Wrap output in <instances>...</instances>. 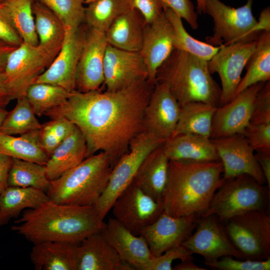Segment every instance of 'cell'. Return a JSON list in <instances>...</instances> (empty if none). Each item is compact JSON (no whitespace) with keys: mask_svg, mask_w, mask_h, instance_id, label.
Returning <instances> with one entry per match:
<instances>
[{"mask_svg":"<svg viewBox=\"0 0 270 270\" xmlns=\"http://www.w3.org/2000/svg\"><path fill=\"white\" fill-rule=\"evenodd\" d=\"M264 83L249 86L228 102L217 108L212 119L210 139L243 134L250 122L256 96Z\"/></svg>","mask_w":270,"mask_h":270,"instance_id":"obj_18","label":"cell"},{"mask_svg":"<svg viewBox=\"0 0 270 270\" xmlns=\"http://www.w3.org/2000/svg\"><path fill=\"white\" fill-rule=\"evenodd\" d=\"M14 222L12 230L34 244L44 242L78 244L90 235L101 232L106 224L93 206L60 204L50 200L24 210Z\"/></svg>","mask_w":270,"mask_h":270,"instance_id":"obj_2","label":"cell"},{"mask_svg":"<svg viewBox=\"0 0 270 270\" xmlns=\"http://www.w3.org/2000/svg\"><path fill=\"white\" fill-rule=\"evenodd\" d=\"M46 123L60 142L76 127L72 122L64 116L52 118Z\"/></svg>","mask_w":270,"mask_h":270,"instance_id":"obj_48","label":"cell"},{"mask_svg":"<svg viewBox=\"0 0 270 270\" xmlns=\"http://www.w3.org/2000/svg\"><path fill=\"white\" fill-rule=\"evenodd\" d=\"M129 7L138 11L146 23H151L164 13L158 0H126Z\"/></svg>","mask_w":270,"mask_h":270,"instance_id":"obj_46","label":"cell"},{"mask_svg":"<svg viewBox=\"0 0 270 270\" xmlns=\"http://www.w3.org/2000/svg\"><path fill=\"white\" fill-rule=\"evenodd\" d=\"M0 40L16 47L23 42L1 2L0 3Z\"/></svg>","mask_w":270,"mask_h":270,"instance_id":"obj_47","label":"cell"},{"mask_svg":"<svg viewBox=\"0 0 270 270\" xmlns=\"http://www.w3.org/2000/svg\"><path fill=\"white\" fill-rule=\"evenodd\" d=\"M219 161L194 162L170 160L164 198V212L174 217L197 214L208 210L225 179Z\"/></svg>","mask_w":270,"mask_h":270,"instance_id":"obj_3","label":"cell"},{"mask_svg":"<svg viewBox=\"0 0 270 270\" xmlns=\"http://www.w3.org/2000/svg\"><path fill=\"white\" fill-rule=\"evenodd\" d=\"M108 45L105 32L88 26L76 70L75 90L82 92L100 90L104 80V62Z\"/></svg>","mask_w":270,"mask_h":270,"instance_id":"obj_17","label":"cell"},{"mask_svg":"<svg viewBox=\"0 0 270 270\" xmlns=\"http://www.w3.org/2000/svg\"><path fill=\"white\" fill-rule=\"evenodd\" d=\"M49 200L46 192L40 189L8 186L0 193V226L17 218L23 210L35 208Z\"/></svg>","mask_w":270,"mask_h":270,"instance_id":"obj_29","label":"cell"},{"mask_svg":"<svg viewBox=\"0 0 270 270\" xmlns=\"http://www.w3.org/2000/svg\"><path fill=\"white\" fill-rule=\"evenodd\" d=\"M256 45V40L221 45L218 52L208 61L210 74L218 73L221 80L219 106L228 102L236 96L242 72Z\"/></svg>","mask_w":270,"mask_h":270,"instance_id":"obj_12","label":"cell"},{"mask_svg":"<svg viewBox=\"0 0 270 270\" xmlns=\"http://www.w3.org/2000/svg\"><path fill=\"white\" fill-rule=\"evenodd\" d=\"M32 10L38 44L58 54L64 38V24L52 10L37 0L33 2Z\"/></svg>","mask_w":270,"mask_h":270,"instance_id":"obj_31","label":"cell"},{"mask_svg":"<svg viewBox=\"0 0 270 270\" xmlns=\"http://www.w3.org/2000/svg\"><path fill=\"white\" fill-rule=\"evenodd\" d=\"M200 217L197 214L174 217L164 211L140 235L146 240L152 256L180 245L194 232Z\"/></svg>","mask_w":270,"mask_h":270,"instance_id":"obj_19","label":"cell"},{"mask_svg":"<svg viewBox=\"0 0 270 270\" xmlns=\"http://www.w3.org/2000/svg\"><path fill=\"white\" fill-rule=\"evenodd\" d=\"M253 1L247 0L242 6L234 8L220 0H206L205 14L214 23L213 35L206 38V42L220 46L256 40L260 32L255 30L257 20L252 12Z\"/></svg>","mask_w":270,"mask_h":270,"instance_id":"obj_8","label":"cell"},{"mask_svg":"<svg viewBox=\"0 0 270 270\" xmlns=\"http://www.w3.org/2000/svg\"><path fill=\"white\" fill-rule=\"evenodd\" d=\"M40 130L18 136L0 132V154L45 166L49 158L40 145Z\"/></svg>","mask_w":270,"mask_h":270,"instance_id":"obj_32","label":"cell"},{"mask_svg":"<svg viewBox=\"0 0 270 270\" xmlns=\"http://www.w3.org/2000/svg\"><path fill=\"white\" fill-rule=\"evenodd\" d=\"M112 170L108 156L98 152L50 181L46 192L58 204L93 206L104 191Z\"/></svg>","mask_w":270,"mask_h":270,"instance_id":"obj_5","label":"cell"},{"mask_svg":"<svg viewBox=\"0 0 270 270\" xmlns=\"http://www.w3.org/2000/svg\"><path fill=\"white\" fill-rule=\"evenodd\" d=\"M145 24V20L138 11L128 9L105 32L108 44L125 50L140 52Z\"/></svg>","mask_w":270,"mask_h":270,"instance_id":"obj_26","label":"cell"},{"mask_svg":"<svg viewBox=\"0 0 270 270\" xmlns=\"http://www.w3.org/2000/svg\"><path fill=\"white\" fill-rule=\"evenodd\" d=\"M38 140L41 147L48 158L60 143L46 122L42 124Z\"/></svg>","mask_w":270,"mask_h":270,"instance_id":"obj_49","label":"cell"},{"mask_svg":"<svg viewBox=\"0 0 270 270\" xmlns=\"http://www.w3.org/2000/svg\"><path fill=\"white\" fill-rule=\"evenodd\" d=\"M165 140L144 130L132 140L127 152L112 168L104 191L93 206L100 220L104 221L116 199L133 182L144 158Z\"/></svg>","mask_w":270,"mask_h":270,"instance_id":"obj_7","label":"cell"},{"mask_svg":"<svg viewBox=\"0 0 270 270\" xmlns=\"http://www.w3.org/2000/svg\"><path fill=\"white\" fill-rule=\"evenodd\" d=\"M77 270H134L109 244L101 232L92 234L78 246Z\"/></svg>","mask_w":270,"mask_h":270,"instance_id":"obj_22","label":"cell"},{"mask_svg":"<svg viewBox=\"0 0 270 270\" xmlns=\"http://www.w3.org/2000/svg\"><path fill=\"white\" fill-rule=\"evenodd\" d=\"M246 72L236 90V95L249 86L270 80V32H262L246 66Z\"/></svg>","mask_w":270,"mask_h":270,"instance_id":"obj_33","label":"cell"},{"mask_svg":"<svg viewBox=\"0 0 270 270\" xmlns=\"http://www.w3.org/2000/svg\"><path fill=\"white\" fill-rule=\"evenodd\" d=\"M50 182L44 165L12 158L8 179V186L34 188L46 192Z\"/></svg>","mask_w":270,"mask_h":270,"instance_id":"obj_36","label":"cell"},{"mask_svg":"<svg viewBox=\"0 0 270 270\" xmlns=\"http://www.w3.org/2000/svg\"><path fill=\"white\" fill-rule=\"evenodd\" d=\"M8 112L5 110H0V128Z\"/></svg>","mask_w":270,"mask_h":270,"instance_id":"obj_57","label":"cell"},{"mask_svg":"<svg viewBox=\"0 0 270 270\" xmlns=\"http://www.w3.org/2000/svg\"><path fill=\"white\" fill-rule=\"evenodd\" d=\"M250 122H270V80L264 83L256 96Z\"/></svg>","mask_w":270,"mask_h":270,"instance_id":"obj_44","label":"cell"},{"mask_svg":"<svg viewBox=\"0 0 270 270\" xmlns=\"http://www.w3.org/2000/svg\"><path fill=\"white\" fill-rule=\"evenodd\" d=\"M57 53L22 42L9 55L4 71L11 99L25 96L28 88L50 66Z\"/></svg>","mask_w":270,"mask_h":270,"instance_id":"obj_10","label":"cell"},{"mask_svg":"<svg viewBox=\"0 0 270 270\" xmlns=\"http://www.w3.org/2000/svg\"><path fill=\"white\" fill-rule=\"evenodd\" d=\"M102 232L121 258L134 270H142L152 256L144 238L132 233L114 218H109Z\"/></svg>","mask_w":270,"mask_h":270,"instance_id":"obj_23","label":"cell"},{"mask_svg":"<svg viewBox=\"0 0 270 270\" xmlns=\"http://www.w3.org/2000/svg\"><path fill=\"white\" fill-rule=\"evenodd\" d=\"M14 108L8 112L0 128V132L9 134H22L41 128L40 124L26 96L16 100Z\"/></svg>","mask_w":270,"mask_h":270,"instance_id":"obj_39","label":"cell"},{"mask_svg":"<svg viewBox=\"0 0 270 270\" xmlns=\"http://www.w3.org/2000/svg\"><path fill=\"white\" fill-rule=\"evenodd\" d=\"M107 92L128 88L148 80L146 66L140 52L125 50L108 45L104 62Z\"/></svg>","mask_w":270,"mask_h":270,"instance_id":"obj_16","label":"cell"},{"mask_svg":"<svg viewBox=\"0 0 270 270\" xmlns=\"http://www.w3.org/2000/svg\"><path fill=\"white\" fill-rule=\"evenodd\" d=\"M218 107L202 102H190L182 106L176 126L171 136L195 134L210 138L212 119Z\"/></svg>","mask_w":270,"mask_h":270,"instance_id":"obj_30","label":"cell"},{"mask_svg":"<svg viewBox=\"0 0 270 270\" xmlns=\"http://www.w3.org/2000/svg\"><path fill=\"white\" fill-rule=\"evenodd\" d=\"M156 80L167 86L180 107L193 102L219 106L221 88L212 77L208 61L188 52L174 48L158 68Z\"/></svg>","mask_w":270,"mask_h":270,"instance_id":"obj_4","label":"cell"},{"mask_svg":"<svg viewBox=\"0 0 270 270\" xmlns=\"http://www.w3.org/2000/svg\"><path fill=\"white\" fill-rule=\"evenodd\" d=\"M94 0H84V4H87L90 3V2H92L94 1Z\"/></svg>","mask_w":270,"mask_h":270,"instance_id":"obj_58","label":"cell"},{"mask_svg":"<svg viewBox=\"0 0 270 270\" xmlns=\"http://www.w3.org/2000/svg\"><path fill=\"white\" fill-rule=\"evenodd\" d=\"M85 139L76 126L72 132L54 150L45 165L50 181L60 177L67 170L76 166L87 158Z\"/></svg>","mask_w":270,"mask_h":270,"instance_id":"obj_28","label":"cell"},{"mask_svg":"<svg viewBox=\"0 0 270 270\" xmlns=\"http://www.w3.org/2000/svg\"><path fill=\"white\" fill-rule=\"evenodd\" d=\"M195 229L181 244L192 254L202 256L204 262L226 256L243 259L228 235L224 223L216 216L201 217Z\"/></svg>","mask_w":270,"mask_h":270,"instance_id":"obj_14","label":"cell"},{"mask_svg":"<svg viewBox=\"0 0 270 270\" xmlns=\"http://www.w3.org/2000/svg\"><path fill=\"white\" fill-rule=\"evenodd\" d=\"M255 30L258 32H270V7L265 8L260 12L258 20L255 27Z\"/></svg>","mask_w":270,"mask_h":270,"instance_id":"obj_52","label":"cell"},{"mask_svg":"<svg viewBox=\"0 0 270 270\" xmlns=\"http://www.w3.org/2000/svg\"><path fill=\"white\" fill-rule=\"evenodd\" d=\"M170 160L211 162L219 161L211 139L195 134H180L166 140L162 145Z\"/></svg>","mask_w":270,"mask_h":270,"instance_id":"obj_24","label":"cell"},{"mask_svg":"<svg viewBox=\"0 0 270 270\" xmlns=\"http://www.w3.org/2000/svg\"><path fill=\"white\" fill-rule=\"evenodd\" d=\"M87 5L84 23L104 32L118 16L130 8L126 0H95Z\"/></svg>","mask_w":270,"mask_h":270,"instance_id":"obj_38","label":"cell"},{"mask_svg":"<svg viewBox=\"0 0 270 270\" xmlns=\"http://www.w3.org/2000/svg\"><path fill=\"white\" fill-rule=\"evenodd\" d=\"M30 258L36 270H77L78 244L44 242L34 244Z\"/></svg>","mask_w":270,"mask_h":270,"instance_id":"obj_27","label":"cell"},{"mask_svg":"<svg viewBox=\"0 0 270 270\" xmlns=\"http://www.w3.org/2000/svg\"><path fill=\"white\" fill-rule=\"evenodd\" d=\"M204 264L212 268L219 270H270V258L262 260H236L232 256H226L212 262H204Z\"/></svg>","mask_w":270,"mask_h":270,"instance_id":"obj_42","label":"cell"},{"mask_svg":"<svg viewBox=\"0 0 270 270\" xmlns=\"http://www.w3.org/2000/svg\"><path fill=\"white\" fill-rule=\"evenodd\" d=\"M52 10L66 27L76 28L84 23V0H37Z\"/></svg>","mask_w":270,"mask_h":270,"instance_id":"obj_40","label":"cell"},{"mask_svg":"<svg viewBox=\"0 0 270 270\" xmlns=\"http://www.w3.org/2000/svg\"><path fill=\"white\" fill-rule=\"evenodd\" d=\"M154 86L146 80L115 92L74 90L64 103L44 116L52 119L64 116L72 122L85 139L87 157L102 152L112 168L132 140L144 130V110Z\"/></svg>","mask_w":270,"mask_h":270,"instance_id":"obj_1","label":"cell"},{"mask_svg":"<svg viewBox=\"0 0 270 270\" xmlns=\"http://www.w3.org/2000/svg\"><path fill=\"white\" fill-rule=\"evenodd\" d=\"M12 164V158L0 154V193L8 186V174Z\"/></svg>","mask_w":270,"mask_h":270,"instance_id":"obj_50","label":"cell"},{"mask_svg":"<svg viewBox=\"0 0 270 270\" xmlns=\"http://www.w3.org/2000/svg\"><path fill=\"white\" fill-rule=\"evenodd\" d=\"M270 197L268 186L260 184L250 175L241 174L225 180L201 217L214 215L224 223L236 216L249 211L268 212Z\"/></svg>","mask_w":270,"mask_h":270,"instance_id":"obj_6","label":"cell"},{"mask_svg":"<svg viewBox=\"0 0 270 270\" xmlns=\"http://www.w3.org/2000/svg\"><path fill=\"white\" fill-rule=\"evenodd\" d=\"M163 11L170 9L184 18L194 30L198 26V14L190 0H158Z\"/></svg>","mask_w":270,"mask_h":270,"instance_id":"obj_45","label":"cell"},{"mask_svg":"<svg viewBox=\"0 0 270 270\" xmlns=\"http://www.w3.org/2000/svg\"><path fill=\"white\" fill-rule=\"evenodd\" d=\"M180 110L178 102L167 86L156 82L144 110V130L167 139L176 128Z\"/></svg>","mask_w":270,"mask_h":270,"instance_id":"obj_20","label":"cell"},{"mask_svg":"<svg viewBox=\"0 0 270 270\" xmlns=\"http://www.w3.org/2000/svg\"><path fill=\"white\" fill-rule=\"evenodd\" d=\"M174 31V48L188 52L206 61L218 52L220 46H214L192 36L185 29L182 18L170 9L164 11Z\"/></svg>","mask_w":270,"mask_h":270,"instance_id":"obj_35","label":"cell"},{"mask_svg":"<svg viewBox=\"0 0 270 270\" xmlns=\"http://www.w3.org/2000/svg\"><path fill=\"white\" fill-rule=\"evenodd\" d=\"M192 255L182 245H178L166 250L160 256H152L142 270H172V265L174 260L193 258Z\"/></svg>","mask_w":270,"mask_h":270,"instance_id":"obj_41","label":"cell"},{"mask_svg":"<svg viewBox=\"0 0 270 270\" xmlns=\"http://www.w3.org/2000/svg\"><path fill=\"white\" fill-rule=\"evenodd\" d=\"M172 27L164 12L154 22L146 23L140 52L146 66L148 80L155 84L158 68L174 50Z\"/></svg>","mask_w":270,"mask_h":270,"instance_id":"obj_21","label":"cell"},{"mask_svg":"<svg viewBox=\"0 0 270 270\" xmlns=\"http://www.w3.org/2000/svg\"><path fill=\"white\" fill-rule=\"evenodd\" d=\"M4 0H0V3L2 2Z\"/></svg>","mask_w":270,"mask_h":270,"instance_id":"obj_59","label":"cell"},{"mask_svg":"<svg viewBox=\"0 0 270 270\" xmlns=\"http://www.w3.org/2000/svg\"><path fill=\"white\" fill-rule=\"evenodd\" d=\"M224 224L243 259L262 260L270 258V216L268 212L249 211Z\"/></svg>","mask_w":270,"mask_h":270,"instance_id":"obj_9","label":"cell"},{"mask_svg":"<svg viewBox=\"0 0 270 270\" xmlns=\"http://www.w3.org/2000/svg\"><path fill=\"white\" fill-rule=\"evenodd\" d=\"M243 135L254 151L270 152V122H250Z\"/></svg>","mask_w":270,"mask_h":270,"instance_id":"obj_43","label":"cell"},{"mask_svg":"<svg viewBox=\"0 0 270 270\" xmlns=\"http://www.w3.org/2000/svg\"><path fill=\"white\" fill-rule=\"evenodd\" d=\"M34 0H4L1 2L22 42L38 44L32 4Z\"/></svg>","mask_w":270,"mask_h":270,"instance_id":"obj_34","label":"cell"},{"mask_svg":"<svg viewBox=\"0 0 270 270\" xmlns=\"http://www.w3.org/2000/svg\"><path fill=\"white\" fill-rule=\"evenodd\" d=\"M255 156L270 190V152H256Z\"/></svg>","mask_w":270,"mask_h":270,"instance_id":"obj_51","label":"cell"},{"mask_svg":"<svg viewBox=\"0 0 270 270\" xmlns=\"http://www.w3.org/2000/svg\"><path fill=\"white\" fill-rule=\"evenodd\" d=\"M205 1L206 0H196V10L200 14H205Z\"/></svg>","mask_w":270,"mask_h":270,"instance_id":"obj_56","label":"cell"},{"mask_svg":"<svg viewBox=\"0 0 270 270\" xmlns=\"http://www.w3.org/2000/svg\"><path fill=\"white\" fill-rule=\"evenodd\" d=\"M16 48L0 40V72H4L9 55Z\"/></svg>","mask_w":270,"mask_h":270,"instance_id":"obj_54","label":"cell"},{"mask_svg":"<svg viewBox=\"0 0 270 270\" xmlns=\"http://www.w3.org/2000/svg\"><path fill=\"white\" fill-rule=\"evenodd\" d=\"M111 210L114 218L136 236L164 211L162 202L156 201L134 182L117 197Z\"/></svg>","mask_w":270,"mask_h":270,"instance_id":"obj_11","label":"cell"},{"mask_svg":"<svg viewBox=\"0 0 270 270\" xmlns=\"http://www.w3.org/2000/svg\"><path fill=\"white\" fill-rule=\"evenodd\" d=\"M10 100L12 99L5 82L4 72H0V110H5Z\"/></svg>","mask_w":270,"mask_h":270,"instance_id":"obj_53","label":"cell"},{"mask_svg":"<svg viewBox=\"0 0 270 270\" xmlns=\"http://www.w3.org/2000/svg\"><path fill=\"white\" fill-rule=\"evenodd\" d=\"M84 24L76 28L66 27L64 38L60 51L34 83L56 85L70 92L75 90L76 70L88 28Z\"/></svg>","mask_w":270,"mask_h":270,"instance_id":"obj_13","label":"cell"},{"mask_svg":"<svg viewBox=\"0 0 270 270\" xmlns=\"http://www.w3.org/2000/svg\"><path fill=\"white\" fill-rule=\"evenodd\" d=\"M162 145L150 152L140 166L133 182L156 201L163 203L170 160Z\"/></svg>","mask_w":270,"mask_h":270,"instance_id":"obj_25","label":"cell"},{"mask_svg":"<svg viewBox=\"0 0 270 270\" xmlns=\"http://www.w3.org/2000/svg\"><path fill=\"white\" fill-rule=\"evenodd\" d=\"M72 92L56 85L34 83L28 88L25 96L36 115L40 116L64 103Z\"/></svg>","mask_w":270,"mask_h":270,"instance_id":"obj_37","label":"cell"},{"mask_svg":"<svg viewBox=\"0 0 270 270\" xmlns=\"http://www.w3.org/2000/svg\"><path fill=\"white\" fill-rule=\"evenodd\" d=\"M174 270H206L202 267L196 265L193 262V258L186 259L176 265L172 268Z\"/></svg>","mask_w":270,"mask_h":270,"instance_id":"obj_55","label":"cell"},{"mask_svg":"<svg viewBox=\"0 0 270 270\" xmlns=\"http://www.w3.org/2000/svg\"><path fill=\"white\" fill-rule=\"evenodd\" d=\"M223 166V177L226 179L248 174L260 184L266 183L254 150L242 134L211 139Z\"/></svg>","mask_w":270,"mask_h":270,"instance_id":"obj_15","label":"cell"}]
</instances>
